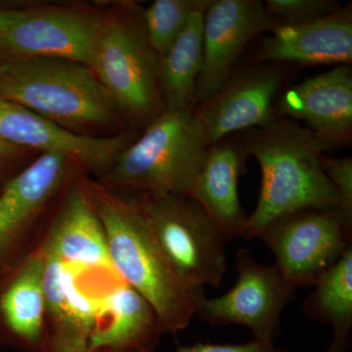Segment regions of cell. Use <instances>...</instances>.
Instances as JSON below:
<instances>
[{"label": "cell", "mask_w": 352, "mask_h": 352, "mask_svg": "<svg viewBox=\"0 0 352 352\" xmlns=\"http://www.w3.org/2000/svg\"><path fill=\"white\" fill-rule=\"evenodd\" d=\"M80 171L68 157L44 153L0 191V294L41 249L69 183Z\"/></svg>", "instance_id": "obj_6"}, {"label": "cell", "mask_w": 352, "mask_h": 352, "mask_svg": "<svg viewBox=\"0 0 352 352\" xmlns=\"http://www.w3.org/2000/svg\"><path fill=\"white\" fill-rule=\"evenodd\" d=\"M142 9L136 2L120 1L102 10L88 65L126 126L136 131L166 111L159 55L148 43Z\"/></svg>", "instance_id": "obj_4"}, {"label": "cell", "mask_w": 352, "mask_h": 352, "mask_svg": "<svg viewBox=\"0 0 352 352\" xmlns=\"http://www.w3.org/2000/svg\"><path fill=\"white\" fill-rule=\"evenodd\" d=\"M0 95L80 135L126 126L92 69L71 60L0 59Z\"/></svg>", "instance_id": "obj_3"}, {"label": "cell", "mask_w": 352, "mask_h": 352, "mask_svg": "<svg viewBox=\"0 0 352 352\" xmlns=\"http://www.w3.org/2000/svg\"><path fill=\"white\" fill-rule=\"evenodd\" d=\"M101 14L85 4L25 8L0 38V59L58 58L88 66Z\"/></svg>", "instance_id": "obj_10"}, {"label": "cell", "mask_w": 352, "mask_h": 352, "mask_svg": "<svg viewBox=\"0 0 352 352\" xmlns=\"http://www.w3.org/2000/svg\"><path fill=\"white\" fill-rule=\"evenodd\" d=\"M44 266L43 244L0 294V340L25 351H43Z\"/></svg>", "instance_id": "obj_20"}, {"label": "cell", "mask_w": 352, "mask_h": 352, "mask_svg": "<svg viewBox=\"0 0 352 352\" xmlns=\"http://www.w3.org/2000/svg\"><path fill=\"white\" fill-rule=\"evenodd\" d=\"M208 148L194 110H166L98 182L124 195H188Z\"/></svg>", "instance_id": "obj_5"}, {"label": "cell", "mask_w": 352, "mask_h": 352, "mask_svg": "<svg viewBox=\"0 0 352 352\" xmlns=\"http://www.w3.org/2000/svg\"><path fill=\"white\" fill-rule=\"evenodd\" d=\"M288 75L285 64L256 62L233 72L217 94L194 108L208 147L275 119Z\"/></svg>", "instance_id": "obj_11"}, {"label": "cell", "mask_w": 352, "mask_h": 352, "mask_svg": "<svg viewBox=\"0 0 352 352\" xmlns=\"http://www.w3.org/2000/svg\"><path fill=\"white\" fill-rule=\"evenodd\" d=\"M139 134L133 129L111 136L73 133L0 95V139L29 151L63 155L80 173L97 180Z\"/></svg>", "instance_id": "obj_12"}, {"label": "cell", "mask_w": 352, "mask_h": 352, "mask_svg": "<svg viewBox=\"0 0 352 352\" xmlns=\"http://www.w3.org/2000/svg\"><path fill=\"white\" fill-rule=\"evenodd\" d=\"M234 136L261 171L258 205L248 217L243 239L258 238L271 222L298 210H342L339 194L322 170L323 153L307 127L276 117Z\"/></svg>", "instance_id": "obj_2"}, {"label": "cell", "mask_w": 352, "mask_h": 352, "mask_svg": "<svg viewBox=\"0 0 352 352\" xmlns=\"http://www.w3.org/2000/svg\"><path fill=\"white\" fill-rule=\"evenodd\" d=\"M25 152H29V150L9 144V143L0 139V164L15 159V157L22 156L23 153Z\"/></svg>", "instance_id": "obj_28"}, {"label": "cell", "mask_w": 352, "mask_h": 352, "mask_svg": "<svg viewBox=\"0 0 352 352\" xmlns=\"http://www.w3.org/2000/svg\"><path fill=\"white\" fill-rule=\"evenodd\" d=\"M80 173L58 205L44 249L75 267L113 270L105 231L80 182Z\"/></svg>", "instance_id": "obj_18"}, {"label": "cell", "mask_w": 352, "mask_h": 352, "mask_svg": "<svg viewBox=\"0 0 352 352\" xmlns=\"http://www.w3.org/2000/svg\"><path fill=\"white\" fill-rule=\"evenodd\" d=\"M276 28L261 0H212L204 17L203 66L197 82L196 106L226 82L248 44Z\"/></svg>", "instance_id": "obj_13"}, {"label": "cell", "mask_w": 352, "mask_h": 352, "mask_svg": "<svg viewBox=\"0 0 352 352\" xmlns=\"http://www.w3.org/2000/svg\"><path fill=\"white\" fill-rule=\"evenodd\" d=\"M258 239L294 288L314 287L351 247L352 219L340 208H307L271 222Z\"/></svg>", "instance_id": "obj_8"}, {"label": "cell", "mask_w": 352, "mask_h": 352, "mask_svg": "<svg viewBox=\"0 0 352 352\" xmlns=\"http://www.w3.org/2000/svg\"><path fill=\"white\" fill-rule=\"evenodd\" d=\"M314 288L302 303L305 316L332 328V342L325 352L349 351L352 330V245L319 278Z\"/></svg>", "instance_id": "obj_22"}, {"label": "cell", "mask_w": 352, "mask_h": 352, "mask_svg": "<svg viewBox=\"0 0 352 352\" xmlns=\"http://www.w3.org/2000/svg\"><path fill=\"white\" fill-rule=\"evenodd\" d=\"M44 252L43 352H91L102 298L94 300L88 295L74 266L45 249Z\"/></svg>", "instance_id": "obj_15"}, {"label": "cell", "mask_w": 352, "mask_h": 352, "mask_svg": "<svg viewBox=\"0 0 352 352\" xmlns=\"http://www.w3.org/2000/svg\"><path fill=\"white\" fill-rule=\"evenodd\" d=\"M322 170L335 187L342 201V210L352 219V159L321 154Z\"/></svg>", "instance_id": "obj_25"}, {"label": "cell", "mask_w": 352, "mask_h": 352, "mask_svg": "<svg viewBox=\"0 0 352 352\" xmlns=\"http://www.w3.org/2000/svg\"><path fill=\"white\" fill-rule=\"evenodd\" d=\"M208 0H156L142 9L148 43L162 56L175 43L197 9Z\"/></svg>", "instance_id": "obj_23"}, {"label": "cell", "mask_w": 352, "mask_h": 352, "mask_svg": "<svg viewBox=\"0 0 352 352\" xmlns=\"http://www.w3.org/2000/svg\"><path fill=\"white\" fill-rule=\"evenodd\" d=\"M175 352H288L277 349L272 342L254 340L243 344H210L197 342L194 346H179Z\"/></svg>", "instance_id": "obj_26"}, {"label": "cell", "mask_w": 352, "mask_h": 352, "mask_svg": "<svg viewBox=\"0 0 352 352\" xmlns=\"http://www.w3.org/2000/svg\"><path fill=\"white\" fill-rule=\"evenodd\" d=\"M212 0L197 9L182 34L159 57V76L164 108L192 111L204 58V17Z\"/></svg>", "instance_id": "obj_21"}, {"label": "cell", "mask_w": 352, "mask_h": 352, "mask_svg": "<svg viewBox=\"0 0 352 352\" xmlns=\"http://www.w3.org/2000/svg\"><path fill=\"white\" fill-rule=\"evenodd\" d=\"M80 179L103 226L116 274L152 305L166 333L185 330L206 296L204 289L176 271L135 196L118 193L85 173Z\"/></svg>", "instance_id": "obj_1"}, {"label": "cell", "mask_w": 352, "mask_h": 352, "mask_svg": "<svg viewBox=\"0 0 352 352\" xmlns=\"http://www.w3.org/2000/svg\"><path fill=\"white\" fill-rule=\"evenodd\" d=\"M24 12V9H0V38L9 27L19 19Z\"/></svg>", "instance_id": "obj_27"}, {"label": "cell", "mask_w": 352, "mask_h": 352, "mask_svg": "<svg viewBox=\"0 0 352 352\" xmlns=\"http://www.w3.org/2000/svg\"><path fill=\"white\" fill-rule=\"evenodd\" d=\"M235 267L233 288L219 298L205 296L196 314L212 327L244 326L254 340L273 344L280 333L282 312L295 298L296 289L275 264L258 263L251 250H238Z\"/></svg>", "instance_id": "obj_9"}, {"label": "cell", "mask_w": 352, "mask_h": 352, "mask_svg": "<svg viewBox=\"0 0 352 352\" xmlns=\"http://www.w3.org/2000/svg\"><path fill=\"white\" fill-rule=\"evenodd\" d=\"M135 197L180 276L192 286L219 288L227 270L226 242L204 208L187 195Z\"/></svg>", "instance_id": "obj_7"}, {"label": "cell", "mask_w": 352, "mask_h": 352, "mask_svg": "<svg viewBox=\"0 0 352 352\" xmlns=\"http://www.w3.org/2000/svg\"><path fill=\"white\" fill-rule=\"evenodd\" d=\"M248 157L234 135L210 146L187 195L207 212L226 243L241 237L247 226L238 182L247 170Z\"/></svg>", "instance_id": "obj_17"}, {"label": "cell", "mask_w": 352, "mask_h": 352, "mask_svg": "<svg viewBox=\"0 0 352 352\" xmlns=\"http://www.w3.org/2000/svg\"><path fill=\"white\" fill-rule=\"evenodd\" d=\"M164 333L152 305L120 280L102 298L91 352H155Z\"/></svg>", "instance_id": "obj_19"}, {"label": "cell", "mask_w": 352, "mask_h": 352, "mask_svg": "<svg viewBox=\"0 0 352 352\" xmlns=\"http://www.w3.org/2000/svg\"><path fill=\"white\" fill-rule=\"evenodd\" d=\"M276 117L307 122L322 153L352 141L351 65L285 88L275 105Z\"/></svg>", "instance_id": "obj_14"}, {"label": "cell", "mask_w": 352, "mask_h": 352, "mask_svg": "<svg viewBox=\"0 0 352 352\" xmlns=\"http://www.w3.org/2000/svg\"><path fill=\"white\" fill-rule=\"evenodd\" d=\"M252 62L307 67L351 65V4L314 22L277 27L261 39Z\"/></svg>", "instance_id": "obj_16"}, {"label": "cell", "mask_w": 352, "mask_h": 352, "mask_svg": "<svg viewBox=\"0 0 352 352\" xmlns=\"http://www.w3.org/2000/svg\"><path fill=\"white\" fill-rule=\"evenodd\" d=\"M264 7L277 27H292L326 17L342 4L337 0H266Z\"/></svg>", "instance_id": "obj_24"}]
</instances>
